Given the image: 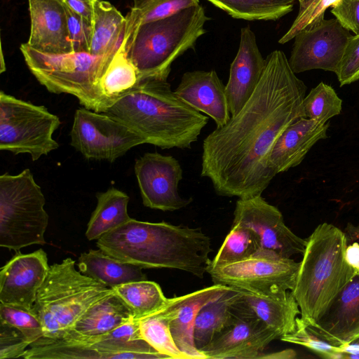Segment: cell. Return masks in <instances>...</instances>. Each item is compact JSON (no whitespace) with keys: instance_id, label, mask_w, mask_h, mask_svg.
I'll list each match as a JSON object with an SVG mask.
<instances>
[{"instance_id":"2e32d148","label":"cell","mask_w":359,"mask_h":359,"mask_svg":"<svg viewBox=\"0 0 359 359\" xmlns=\"http://www.w3.org/2000/svg\"><path fill=\"white\" fill-rule=\"evenodd\" d=\"M49 268L43 250L17 252L1 269L0 303L30 311Z\"/></svg>"},{"instance_id":"d6986e66","label":"cell","mask_w":359,"mask_h":359,"mask_svg":"<svg viewBox=\"0 0 359 359\" xmlns=\"http://www.w3.org/2000/svg\"><path fill=\"white\" fill-rule=\"evenodd\" d=\"M31 19L27 44L45 53L73 52L62 0H28Z\"/></svg>"},{"instance_id":"d6a6232c","label":"cell","mask_w":359,"mask_h":359,"mask_svg":"<svg viewBox=\"0 0 359 359\" xmlns=\"http://www.w3.org/2000/svg\"><path fill=\"white\" fill-rule=\"evenodd\" d=\"M198 4L199 0H133L126 17L124 36H130L142 24L168 18Z\"/></svg>"},{"instance_id":"ffe728a7","label":"cell","mask_w":359,"mask_h":359,"mask_svg":"<svg viewBox=\"0 0 359 359\" xmlns=\"http://www.w3.org/2000/svg\"><path fill=\"white\" fill-rule=\"evenodd\" d=\"M175 92L194 109L211 117L217 127L231 117L226 86L215 70L185 72Z\"/></svg>"},{"instance_id":"60d3db41","label":"cell","mask_w":359,"mask_h":359,"mask_svg":"<svg viewBox=\"0 0 359 359\" xmlns=\"http://www.w3.org/2000/svg\"><path fill=\"white\" fill-rule=\"evenodd\" d=\"M331 13L345 29L359 34V0H339Z\"/></svg>"},{"instance_id":"836d02e7","label":"cell","mask_w":359,"mask_h":359,"mask_svg":"<svg viewBox=\"0 0 359 359\" xmlns=\"http://www.w3.org/2000/svg\"><path fill=\"white\" fill-rule=\"evenodd\" d=\"M261 248L259 238L252 229L238 224H233L208 269L247 259Z\"/></svg>"},{"instance_id":"7bdbcfd3","label":"cell","mask_w":359,"mask_h":359,"mask_svg":"<svg viewBox=\"0 0 359 359\" xmlns=\"http://www.w3.org/2000/svg\"><path fill=\"white\" fill-rule=\"evenodd\" d=\"M344 255L346 262L353 270L354 274L359 276V243L355 241L348 244Z\"/></svg>"},{"instance_id":"bcb514c9","label":"cell","mask_w":359,"mask_h":359,"mask_svg":"<svg viewBox=\"0 0 359 359\" xmlns=\"http://www.w3.org/2000/svg\"><path fill=\"white\" fill-rule=\"evenodd\" d=\"M0 72L2 73L6 71V65L4 60L3 50L1 48V69Z\"/></svg>"},{"instance_id":"b9f144b4","label":"cell","mask_w":359,"mask_h":359,"mask_svg":"<svg viewBox=\"0 0 359 359\" xmlns=\"http://www.w3.org/2000/svg\"><path fill=\"white\" fill-rule=\"evenodd\" d=\"M75 13L93 22L95 0H62Z\"/></svg>"},{"instance_id":"83f0119b","label":"cell","mask_w":359,"mask_h":359,"mask_svg":"<svg viewBox=\"0 0 359 359\" xmlns=\"http://www.w3.org/2000/svg\"><path fill=\"white\" fill-rule=\"evenodd\" d=\"M97 206L87 225L86 236L89 241L97 240L106 233L128 222L129 196L124 192L111 187L98 193Z\"/></svg>"},{"instance_id":"ee69618b","label":"cell","mask_w":359,"mask_h":359,"mask_svg":"<svg viewBox=\"0 0 359 359\" xmlns=\"http://www.w3.org/2000/svg\"><path fill=\"white\" fill-rule=\"evenodd\" d=\"M297 357L296 352L292 349H285L278 352L265 353H264L260 358L269 359H289L295 358Z\"/></svg>"},{"instance_id":"603a6c76","label":"cell","mask_w":359,"mask_h":359,"mask_svg":"<svg viewBox=\"0 0 359 359\" xmlns=\"http://www.w3.org/2000/svg\"><path fill=\"white\" fill-rule=\"evenodd\" d=\"M133 318L130 309L113 291L92 305L62 339L93 344Z\"/></svg>"},{"instance_id":"8992f818","label":"cell","mask_w":359,"mask_h":359,"mask_svg":"<svg viewBox=\"0 0 359 359\" xmlns=\"http://www.w3.org/2000/svg\"><path fill=\"white\" fill-rule=\"evenodd\" d=\"M111 292L112 288L77 271L70 257L52 264L31 309L42 324L39 340L64 339L92 305Z\"/></svg>"},{"instance_id":"277c9868","label":"cell","mask_w":359,"mask_h":359,"mask_svg":"<svg viewBox=\"0 0 359 359\" xmlns=\"http://www.w3.org/2000/svg\"><path fill=\"white\" fill-rule=\"evenodd\" d=\"M347 245L345 233L328 223L319 224L306 238L292 290L306 324H314L355 276L345 259Z\"/></svg>"},{"instance_id":"30bf717a","label":"cell","mask_w":359,"mask_h":359,"mask_svg":"<svg viewBox=\"0 0 359 359\" xmlns=\"http://www.w3.org/2000/svg\"><path fill=\"white\" fill-rule=\"evenodd\" d=\"M299 266L300 262L261 248L247 259L209 268L207 273L214 284L270 297L294 289Z\"/></svg>"},{"instance_id":"cb8c5ba5","label":"cell","mask_w":359,"mask_h":359,"mask_svg":"<svg viewBox=\"0 0 359 359\" xmlns=\"http://www.w3.org/2000/svg\"><path fill=\"white\" fill-rule=\"evenodd\" d=\"M239 299L255 316L272 328L279 339L295 330L296 318L301 312L292 291L270 297L242 291Z\"/></svg>"},{"instance_id":"f546056e","label":"cell","mask_w":359,"mask_h":359,"mask_svg":"<svg viewBox=\"0 0 359 359\" xmlns=\"http://www.w3.org/2000/svg\"><path fill=\"white\" fill-rule=\"evenodd\" d=\"M233 18L276 20L293 9L294 0H207Z\"/></svg>"},{"instance_id":"6da1fadb","label":"cell","mask_w":359,"mask_h":359,"mask_svg":"<svg viewBox=\"0 0 359 359\" xmlns=\"http://www.w3.org/2000/svg\"><path fill=\"white\" fill-rule=\"evenodd\" d=\"M306 86L279 50L266 58L265 68L252 96L224 126L203 140L201 173L221 196H259L275 173L269 152L280 134L302 116Z\"/></svg>"},{"instance_id":"f35d334b","label":"cell","mask_w":359,"mask_h":359,"mask_svg":"<svg viewBox=\"0 0 359 359\" xmlns=\"http://www.w3.org/2000/svg\"><path fill=\"white\" fill-rule=\"evenodd\" d=\"M29 346L18 329L0 321V359L22 358Z\"/></svg>"},{"instance_id":"5bb4252c","label":"cell","mask_w":359,"mask_h":359,"mask_svg":"<svg viewBox=\"0 0 359 359\" xmlns=\"http://www.w3.org/2000/svg\"><path fill=\"white\" fill-rule=\"evenodd\" d=\"M240 296L233 304V323L201 350L206 359L260 358L269 343L279 339L241 302Z\"/></svg>"},{"instance_id":"d590c367","label":"cell","mask_w":359,"mask_h":359,"mask_svg":"<svg viewBox=\"0 0 359 359\" xmlns=\"http://www.w3.org/2000/svg\"><path fill=\"white\" fill-rule=\"evenodd\" d=\"M280 339L303 346L324 358H344L340 346H333L312 332L301 317L296 318L295 330Z\"/></svg>"},{"instance_id":"5b68a950","label":"cell","mask_w":359,"mask_h":359,"mask_svg":"<svg viewBox=\"0 0 359 359\" xmlns=\"http://www.w3.org/2000/svg\"><path fill=\"white\" fill-rule=\"evenodd\" d=\"M210 20L203 7L187 8L168 18L140 25L128 38L124 36L127 55L139 77L168 79L172 62L193 48L205 33Z\"/></svg>"},{"instance_id":"e0dca14e","label":"cell","mask_w":359,"mask_h":359,"mask_svg":"<svg viewBox=\"0 0 359 359\" xmlns=\"http://www.w3.org/2000/svg\"><path fill=\"white\" fill-rule=\"evenodd\" d=\"M307 326L312 332L335 346L359 341V276L355 275L316 322Z\"/></svg>"},{"instance_id":"4316f807","label":"cell","mask_w":359,"mask_h":359,"mask_svg":"<svg viewBox=\"0 0 359 359\" xmlns=\"http://www.w3.org/2000/svg\"><path fill=\"white\" fill-rule=\"evenodd\" d=\"M126 18L111 4L95 0L90 53L105 56L115 53L124 37Z\"/></svg>"},{"instance_id":"ab89813d","label":"cell","mask_w":359,"mask_h":359,"mask_svg":"<svg viewBox=\"0 0 359 359\" xmlns=\"http://www.w3.org/2000/svg\"><path fill=\"white\" fill-rule=\"evenodd\" d=\"M335 74L341 86L359 80V34L349 39Z\"/></svg>"},{"instance_id":"74e56055","label":"cell","mask_w":359,"mask_h":359,"mask_svg":"<svg viewBox=\"0 0 359 359\" xmlns=\"http://www.w3.org/2000/svg\"><path fill=\"white\" fill-rule=\"evenodd\" d=\"M65 6L73 52L89 53L93 36V22L75 13L65 4Z\"/></svg>"},{"instance_id":"44dd1931","label":"cell","mask_w":359,"mask_h":359,"mask_svg":"<svg viewBox=\"0 0 359 359\" xmlns=\"http://www.w3.org/2000/svg\"><path fill=\"white\" fill-rule=\"evenodd\" d=\"M231 287L214 284L189 294L168 299L167 304L172 315L170 332L177 346L187 359H206L194 343V326L196 315L204 305L219 298Z\"/></svg>"},{"instance_id":"7c38bea8","label":"cell","mask_w":359,"mask_h":359,"mask_svg":"<svg viewBox=\"0 0 359 359\" xmlns=\"http://www.w3.org/2000/svg\"><path fill=\"white\" fill-rule=\"evenodd\" d=\"M352 35L336 18L321 20L300 30L288 60L292 71L323 69L337 73Z\"/></svg>"},{"instance_id":"4dcf8cb0","label":"cell","mask_w":359,"mask_h":359,"mask_svg":"<svg viewBox=\"0 0 359 359\" xmlns=\"http://www.w3.org/2000/svg\"><path fill=\"white\" fill-rule=\"evenodd\" d=\"M112 290L137 319L161 309L168 299L165 297L158 283L147 280L122 284Z\"/></svg>"},{"instance_id":"7dc6e473","label":"cell","mask_w":359,"mask_h":359,"mask_svg":"<svg viewBox=\"0 0 359 359\" xmlns=\"http://www.w3.org/2000/svg\"><path fill=\"white\" fill-rule=\"evenodd\" d=\"M358 357H359V355H358Z\"/></svg>"},{"instance_id":"484cf974","label":"cell","mask_w":359,"mask_h":359,"mask_svg":"<svg viewBox=\"0 0 359 359\" xmlns=\"http://www.w3.org/2000/svg\"><path fill=\"white\" fill-rule=\"evenodd\" d=\"M241 292V290L231 287L199 310L194 322V339L200 351L233 323L236 319L233 304Z\"/></svg>"},{"instance_id":"f6af8a7d","label":"cell","mask_w":359,"mask_h":359,"mask_svg":"<svg viewBox=\"0 0 359 359\" xmlns=\"http://www.w3.org/2000/svg\"><path fill=\"white\" fill-rule=\"evenodd\" d=\"M348 244L355 241H359V224L353 225L348 223L344 229V231Z\"/></svg>"},{"instance_id":"1f68e13d","label":"cell","mask_w":359,"mask_h":359,"mask_svg":"<svg viewBox=\"0 0 359 359\" xmlns=\"http://www.w3.org/2000/svg\"><path fill=\"white\" fill-rule=\"evenodd\" d=\"M138 72L127 55L124 37L101 81L102 93L114 102L131 89L139 80Z\"/></svg>"},{"instance_id":"8d00e7d4","label":"cell","mask_w":359,"mask_h":359,"mask_svg":"<svg viewBox=\"0 0 359 359\" xmlns=\"http://www.w3.org/2000/svg\"><path fill=\"white\" fill-rule=\"evenodd\" d=\"M0 321L18 329L30 345L43 336L42 324L30 310H26L0 303Z\"/></svg>"},{"instance_id":"7402d4cb","label":"cell","mask_w":359,"mask_h":359,"mask_svg":"<svg viewBox=\"0 0 359 359\" xmlns=\"http://www.w3.org/2000/svg\"><path fill=\"white\" fill-rule=\"evenodd\" d=\"M329 126V121L323 124L304 117L290 124L269 152V167L277 175L299 165L318 141L327 137Z\"/></svg>"},{"instance_id":"9a60e30c","label":"cell","mask_w":359,"mask_h":359,"mask_svg":"<svg viewBox=\"0 0 359 359\" xmlns=\"http://www.w3.org/2000/svg\"><path fill=\"white\" fill-rule=\"evenodd\" d=\"M134 168L144 206L175 211L192 201L179 194L178 185L182 180L183 171L173 156L158 152L145 153L136 159Z\"/></svg>"},{"instance_id":"7a4b0ae2","label":"cell","mask_w":359,"mask_h":359,"mask_svg":"<svg viewBox=\"0 0 359 359\" xmlns=\"http://www.w3.org/2000/svg\"><path fill=\"white\" fill-rule=\"evenodd\" d=\"M97 248L120 261L142 269L184 271L198 278L211 260V239L201 229L130 218L97 240Z\"/></svg>"},{"instance_id":"ac0fdd59","label":"cell","mask_w":359,"mask_h":359,"mask_svg":"<svg viewBox=\"0 0 359 359\" xmlns=\"http://www.w3.org/2000/svg\"><path fill=\"white\" fill-rule=\"evenodd\" d=\"M266 65L257 46L256 36L249 27L241 30L239 48L231 64L226 86L229 111L236 115L253 94Z\"/></svg>"},{"instance_id":"52a82bcc","label":"cell","mask_w":359,"mask_h":359,"mask_svg":"<svg viewBox=\"0 0 359 359\" xmlns=\"http://www.w3.org/2000/svg\"><path fill=\"white\" fill-rule=\"evenodd\" d=\"M25 61L37 81L55 94L75 96L84 107L104 113L114 100L102 93L101 79L114 54L97 56L86 52L50 54L27 43L20 46Z\"/></svg>"},{"instance_id":"e575fe53","label":"cell","mask_w":359,"mask_h":359,"mask_svg":"<svg viewBox=\"0 0 359 359\" xmlns=\"http://www.w3.org/2000/svg\"><path fill=\"white\" fill-rule=\"evenodd\" d=\"M342 109V100L334 88L320 82L312 88L302 102V116L320 123H325Z\"/></svg>"},{"instance_id":"9c48e42d","label":"cell","mask_w":359,"mask_h":359,"mask_svg":"<svg viewBox=\"0 0 359 359\" xmlns=\"http://www.w3.org/2000/svg\"><path fill=\"white\" fill-rule=\"evenodd\" d=\"M60 125L57 116L36 105L0 92V149L28 154L33 161L59 147L53 138Z\"/></svg>"},{"instance_id":"f1b7e54d","label":"cell","mask_w":359,"mask_h":359,"mask_svg":"<svg viewBox=\"0 0 359 359\" xmlns=\"http://www.w3.org/2000/svg\"><path fill=\"white\" fill-rule=\"evenodd\" d=\"M171 319L166 302L161 309L139 318L140 337L168 358L187 359L173 339L170 327Z\"/></svg>"},{"instance_id":"8fae6325","label":"cell","mask_w":359,"mask_h":359,"mask_svg":"<svg viewBox=\"0 0 359 359\" xmlns=\"http://www.w3.org/2000/svg\"><path fill=\"white\" fill-rule=\"evenodd\" d=\"M71 145L87 159L114 162L144 140L116 118L86 107L76 109Z\"/></svg>"},{"instance_id":"d4e9b609","label":"cell","mask_w":359,"mask_h":359,"mask_svg":"<svg viewBox=\"0 0 359 359\" xmlns=\"http://www.w3.org/2000/svg\"><path fill=\"white\" fill-rule=\"evenodd\" d=\"M78 267L81 273L109 288L147 280L142 268L120 261L100 249L81 253Z\"/></svg>"},{"instance_id":"3957f363","label":"cell","mask_w":359,"mask_h":359,"mask_svg":"<svg viewBox=\"0 0 359 359\" xmlns=\"http://www.w3.org/2000/svg\"><path fill=\"white\" fill-rule=\"evenodd\" d=\"M134 130L144 141L161 149H190L208 117L172 91L167 79L140 77L104 112Z\"/></svg>"},{"instance_id":"4fadbf2b","label":"cell","mask_w":359,"mask_h":359,"mask_svg":"<svg viewBox=\"0 0 359 359\" xmlns=\"http://www.w3.org/2000/svg\"><path fill=\"white\" fill-rule=\"evenodd\" d=\"M233 224L252 229L259 237L262 248L290 258L303 255L306 238L294 233L285 224L281 212L261 195L239 198L236 203Z\"/></svg>"},{"instance_id":"ba28073f","label":"cell","mask_w":359,"mask_h":359,"mask_svg":"<svg viewBox=\"0 0 359 359\" xmlns=\"http://www.w3.org/2000/svg\"><path fill=\"white\" fill-rule=\"evenodd\" d=\"M46 199L29 168L0 176V246L16 252L44 245L48 215Z\"/></svg>"}]
</instances>
